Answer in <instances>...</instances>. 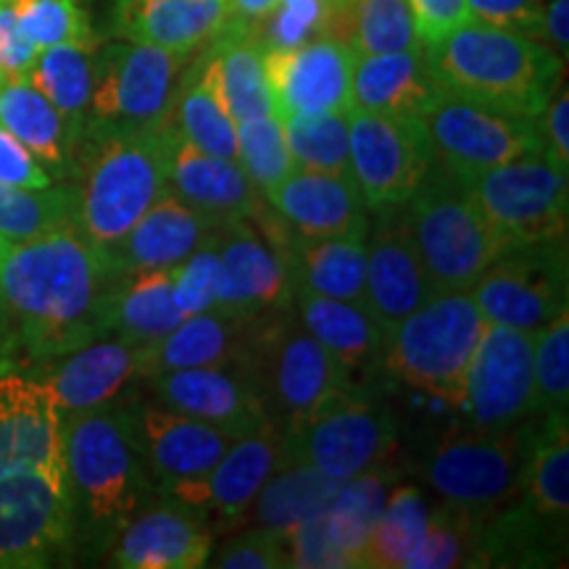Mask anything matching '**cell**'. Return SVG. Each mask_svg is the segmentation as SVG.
Here are the masks:
<instances>
[{
  "label": "cell",
  "instance_id": "44dd1931",
  "mask_svg": "<svg viewBox=\"0 0 569 569\" xmlns=\"http://www.w3.org/2000/svg\"><path fill=\"white\" fill-rule=\"evenodd\" d=\"M30 469L67 478L63 419L40 377L9 369L0 372V478Z\"/></svg>",
  "mask_w": 569,
  "mask_h": 569
},
{
  "label": "cell",
  "instance_id": "9c48e42d",
  "mask_svg": "<svg viewBox=\"0 0 569 569\" xmlns=\"http://www.w3.org/2000/svg\"><path fill=\"white\" fill-rule=\"evenodd\" d=\"M190 59L130 40L98 42L84 130H146L163 122Z\"/></svg>",
  "mask_w": 569,
  "mask_h": 569
},
{
  "label": "cell",
  "instance_id": "e7e4bbea",
  "mask_svg": "<svg viewBox=\"0 0 569 569\" xmlns=\"http://www.w3.org/2000/svg\"><path fill=\"white\" fill-rule=\"evenodd\" d=\"M0 80H3V77H0Z\"/></svg>",
  "mask_w": 569,
  "mask_h": 569
},
{
  "label": "cell",
  "instance_id": "db71d44e",
  "mask_svg": "<svg viewBox=\"0 0 569 569\" xmlns=\"http://www.w3.org/2000/svg\"><path fill=\"white\" fill-rule=\"evenodd\" d=\"M38 48L21 30L11 3H0V77L3 80H27L38 61Z\"/></svg>",
  "mask_w": 569,
  "mask_h": 569
},
{
  "label": "cell",
  "instance_id": "ab89813d",
  "mask_svg": "<svg viewBox=\"0 0 569 569\" xmlns=\"http://www.w3.org/2000/svg\"><path fill=\"white\" fill-rule=\"evenodd\" d=\"M98 42H69L46 48L30 71V80L51 101L71 130L82 138L92 92V61Z\"/></svg>",
  "mask_w": 569,
  "mask_h": 569
},
{
  "label": "cell",
  "instance_id": "7dc6e473",
  "mask_svg": "<svg viewBox=\"0 0 569 569\" xmlns=\"http://www.w3.org/2000/svg\"><path fill=\"white\" fill-rule=\"evenodd\" d=\"M532 386L536 417L569 415V309H561L536 336Z\"/></svg>",
  "mask_w": 569,
  "mask_h": 569
},
{
  "label": "cell",
  "instance_id": "be15d7a7",
  "mask_svg": "<svg viewBox=\"0 0 569 569\" xmlns=\"http://www.w3.org/2000/svg\"><path fill=\"white\" fill-rule=\"evenodd\" d=\"M0 3H11V0H0Z\"/></svg>",
  "mask_w": 569,
  "mask_h": 569
},
{
  "label": "cell",
  "instance_id": "cb8c5ba5",
  "mask_svg": "<svg viewBox=\"0 0 569 569\" xmlns=\"http://www.w3.org/2000/svg\"><path fill=\"white\" fill-rule=\"evenodd\" d=\"M56 398L61 419L119 401L124 390L146 380V348L122 338H98L38 367V375Z\"/></svg>",
  "mask_w": 569,
  "mask_h": 569
},
{
  "label": "cell",
  "instance_id": "e575fe53",
  "mask_svg": "<svg viewBox=\"0 0 569 569\" xmlns=\"http://www.w3.org/2000/svg\"><path fill=\"white\" fill-rule=\"evenodd\" d=\"M184 311L172 293V269L122 274L106 306V338L151 348L180 327Z\"/></svg>",
  "mask_w": 569,
  "mask_h": 569
},
{
  "label": "cell",
  "instance_id": "277c9868",
  "mask_svg": "<svg viewBox=\"0 0 569 569\" xmlns=\"http://www.w3.org/2000/svg\"><path fill=\"white\" fill-rule=\"evenodd\" d=\"M422 51L440 90L525 117H540L565 82V61L549 46L475 19Z\"/></svg>",
  "mask_w": 569,
  "mask_h": 569
},
{
  "label": "cell",
  "instance_id": "f5cc1de1",
  "mask_svg": "<svg viewBox=\"0 0 569 569\" xmlns=\"http://www.w3.org/2000/svg\"><path fill=\"white\" fill-rule=\"evenodd\" d=\"M549 0H467L469 17L540 42L543 11Z\"/></svg>",
  "mask_w": 569,
  "mask_h": 569
},
{
  "label": "cell",
  "instance_id": "ac0fdd59",
  "mask_svg": "<svg viewBox=\"0 0 569 569\" xmlns=\"http://www.w3.org/2000/svg\"><path fill=\"white\" fill-rule=\"evenodd\" d=\"M288 432L277 425H264L259 430L234 438L222 459L213 465L201 480L180 482L161 496L198 507L219 530L240 528L246 509L264 488V482L290 465Z\"/></svg>",
  "mask_w": 569,
  "mask_h": 569
},
{
  "label": "cell",
  "instance_id": "9a60e30c",
  "mask_svg": "<svg viewBox=\"0 0 569 569\" xmlns=\"http://www.w3.org/2000/svg\"><path fill=\"white\" fill-rule=\"evenodd\" d=\"M351 180L369 211L403 206L430 172L432 148L419 117L348 109Z\"/></svg>",
  "mask_w": 569,
  "mask_h": 569
},
{
  "label": "cell",
  "instance_id": "d4e9b609",
  "mask_svg": "<svg viewBox=\"0 0 569 569\" xmlns=\"http://www.w3.org/2000/svg\"><path fill=\"white\" fill-rule=\"evenodd\" d=\"M138 425L142 451L159 493H167L180 482L201 480L234 440L230 432L161 403L140 401Z\"/></svg>",
  "mask_w": 569,
  "mask_h": 569
},
{
  "label": "cell",
  "instance_id": "ffe728a7",
  "mask_svg": "<svg viewBox=\"0 0 569 569\" xmlns=\"http://www.w3.org/2000/svg\"><path fill=\"white\" fill-rule=\"evenodd\" d=\"M211 551L209 517L198 507L159 493L124 525L106 557L119 569H198L209 567Z\"/></svg>",
  "mask_w": 569,
  "mask_h": 569
},
{
  "label": "cell",
  "instance_id": "4dcf8cb0",
  "mask_svg": "<svg viewBox=\"0 0 569 569\" xmlns=\"http://www.w3.org/2000/svg\"><path fill=\"white\" fill-rule=\"evenodd\" d=\"M293 315L319 346L336 356L348 377L356 372L372 375L380 369L386 336L367 306L293 288Z\"/></svg>",
  "mask_w": 569,
  "mask_h": 569
},
{
  "label": "cell",
  "instance_id": "f6af8a7d",
  "mask_svg": "<svg viewBox=\"0 0 569 569\" xmlns=\"http://www.w3.org/2000/svg\"><path fill=\"white\" fill-rule=\"evenodd\" d=\"M480 528L482 522L475 517L438 501V507L430 511L422 540L411 551L407 569L482 567Z\"/></svg>",
  "mask_w": 569,
  "mask_h": 569
},
{
  "label": "cell",
  "instance_id": "8992f818",
  "mask_svg": "<svg viewBox=\"0 0 569 569\" xmlns=\"http://www.w3.org/2000/svg\"><path fill=\"white\" fill-rule=\"evenodd\" d=\"M407 217L436 293L469 290L509 248L475 203L469 182L446 172L436 161L407 201Z\"/></svg>",
  "mask_w": 569,
  "mask_h": 569
},
{
  "label": "cell",
  "instance_id": "f907efd6",
  "mask_svg": "<svg viewBox=\"0 0 569 569\" xmlns=\"http://www.w3.org/2000/svg\"><path fill=\"white\" fill-rule=\"evenodd\" d=\"M209 565L219 569H284L290 567L288 538L284 532L248 525L219 546Z\"/></svg>",
  "mask_w": 569,
  "mask_h": 569
},
{
  "label": "cell",
  "instance_id": "4fadbf2b",
  "mask_svg": "<svg viewBox=\"0 0 569 569\" xmlns=\"http://www.w3.org/2000/svg\"><path fill=\"white\" fill-rule=\"evenodd\" d=\"M469 193L509 246L567 240L569 172L546 153L488 169L469 180Z\"/></svg>",
  "mask_w": 569,
  "mask_h": 569
},
{
  "label": "cell",
  "instance_id": "4316f807",
  "mask_svg": "<svg viewBox=\"0 0 569 569\" xmlns=\"http://www.w3.org/2000/svg\"><path fill=\"white\" fill-rule=\"evenodd\" d=\"M230 19V0H111L109 34L196 56Z\"/></svg>",
  "mask_w": 569,
  "mask_h": 569
},
{
  "label": "cell",
  "instance_id": "83f0119b",
  "mask_svg": "<svg viewBox=\"0 0 569 569\" xmlns=\"http://www.w3.org/2000/svg\"><path fill=\"white\" fill-rule=\"evenodd\" d=\"M167 190L213 222L251 217L264 203L238 161L190 146L172 127Z\"/></svg>",
  "mask_w": 569,
  "mask_h": 569
},
{
  "label": "cell",
  "instance_id": "7bdbcfd3",
  "mask_svg": "<svg viewBox=\"0 0 569 569\" xmlns=\"http://www.w3.org/2000/svg\"><path fill=\"white\" fill-rule=\"evenodd\" d=\"M282 130L296 169L351 177V159H348V109L282 119Z\"/></svg>",
  "mask_w": 569,
  "mask_h": 569
},
{
  "label": "cell",
  "instance_id": "7c38bea8",
  "mask_svg": "<svg viewBox=\"0 0 569 569\" xmlns=\"http://www.w3.org/2000/svg\"><path fill=\"white\" fill-rule=\"evenodd\" d=\"M293 461L317 467L336 480H351L393 459L398 425L388 407L346 388L288 432Z\"/></svg>",
  "mask_w": 569,
  "mask_h": 569
},
{
  "label": "cell",
  "instance_id": "60d3db41",
  "mask_svg": "<svg viewBox=\"0 0 569 569\" xmlns=\"http://www.w3.org/2000/svg\"><path fill=\"white\" fill-rule=\"evenodd\" d=\"M432 503L417 486H396L367 543L365 569H407L411 551L425 536Z\"/></svg>",
  "mask_w": 569,
  "mask_h": 569
},
{
  "label": "cell",
  "instance_id": "d6986e66",
  "mask_svg": "<svg viewBox=\"0 0 569 569\" xmlns=\"http://www.w3.org/2000/svg\"><path fill=\"white\" fill-rule=\"evenodd\" d=\"M436 296L411 238L407 203L375 211L367 232V309L382 336Z\"/></svg>",
  "mask_w": 569,
  "mask_h": 569
},
{
  "label": "cell",
  "instance_id": "6f0895ef",
  "mask_svg": "<svg viewBox=\"0 0 569 569\" xmlns=\"http://www.w3.org/2000/svg\"><path fill=\"white\" fill-rule=\"evenodd\" d=\"M540 140H543L546 159L569 172V92L565 82L553 90L546 109L538 117Z\"/></svg>",
  "mask_w": 569,
  "mask_h": 569
},
{
  "label": "cell",
  "instance_id": "94428289",
  "mask_svg": "<svg viewBox=\"0 0 569 569\" xmlns=\"http://www.w3.org/2000/svg\"><path fill=\"white\" fill-rule=\"evenodd\" d=\"M17 365V348H13V336L9 330V322L0 315V372H9Z\"/></svg>",
  "mask_w": 569,
  "mask_h": 569
},
{
  "label": "cell",
  "instance_id": "6da1fadb",
  "mask_svg": "<svg viewBox=\"0 0 569 569\" xmlns=\"http://www.w3.org/2000/svg\"><path fill=\"white\" fill-rule=\"evenodd\" d=\"M119 280L109 251L71 224L0 248V315L17 365L38 369L106 338V306Z\"/></svg>",
  "mask_w": 569,
  "mask_h": 569
},
{
  "label": "cell",
  "instance_id": "8d00e7d4",
  "mask_svg": "<svg viewBox=\"0 0 569 569\" xmlns=\"http://www.w3.org/2000/svg\"><path fill=\"white\" fill-rule=\"evenodd\" d=\"M398 480H401V469L390 459L386 465L346 480L327 507V530L351 569H365L367 543Z\"/></svg>",
  "mask_w": 569,
  "mask_h": 569
},
{
  "label": "cell",
  "instance_id": "d590c367",
  "mask_svg": "<svg viewBox=\"0 0 569 569\" xmlns=\"http://www.w3.org/2000/svg\"><path fill=\"white\" fill-rule=\"evenodd\" d=\"M206 48L217 67L219 88L234 124L274 113L264 71V48L256 40L251 24L227 19V24Z\"/></svg>",
  "mask_w": 569,
  "mask_h": 569
},
{
  "label": "cell",
  "instance_id": "1f68e13d",
  "mask_svg": "<svg viewBox=\"0 0 569 569\" xmlns=\"http://www.w3.org/2000/svg\"><path fill=\"white\" fill-rule=\"evenodd\" d=\"M438 92L422 46L353 59L351 109L411 119L419 117Z\"/></svg>",
  "mask_w": 569,
  "mask_h": 569
},
{
  "label": "cell",
  "instance_id": "74e56055",
  "mask_svg": "<svg viewBox=\"0 0 569 569\" xmlns=\"http://www.w3.org/2000/svg\"><path fill=\"white\" fill-rule=\"evenodd\" d=\"M569 415L538 417L525 488L517 503L540 522L567 530L569 522Z\"/></svg>",
  "mask_w": 569,
  "mask_h": 569
},
{
  "label": "cell",
  "instance_id": "7402d4cb",
  "mask_svg": "<svg viewBox=\"0 0 569 569\" xmlns=\"http://www.w3.org/2000/svg\"><path fill=\"white\" fill-rule=\"evenodd\" d=\"M148 386L156 403L219 427L232 438L269 425L248 359L224 367L161 372L148 377Z\"/></svg>",
  "mask_w": 569,
  "mask_h": 569
},
{
  "label": "cell",
  "instance_id": "2e32d148",
  "mask_svg": "<svg viewBox=\"0 0 569 569\" xmlns=\"http://www.w3.org/2000/svg\"><path fill=\"white\" fill-rule=\"evenodd\" d=\"M71 559L67 478L40 469L0 478V569H46Z\"/></svg>",
  "mask_w": 569,
  "mask_h": 569
},
{
  "label": "cell",
  "instance_id": "8fae6325",
  "mask_svg": "<svg viewBox=\"0 0 569 569\" xmlns=\"http://www.w3.org/2000/svg\"><path fill=\"white\" fill-rule=\"evenodd\" d=\"M419 122L438 167L467 182L519 156L543 153L538 117L493 109L446 90L419 113Z\"/></svg>",
  "mask_w": 569,
  "mask_h": 569
},
{
  "label": "cell",
  "instance_id": "681fc988",
  "mask_svg": "<svg viewBox=\"0 0 569 569\" xmlns=\"http://www.w3.org/2000/svg\"><path fill=\"white\" fill-rule=\"evenodd\" d=\"M219 280H222V264H219L217 248L209 240L182 264L172 267V293L184 317L217 309Z\"/></svg>",
  "mask_w": 569,
  "mask_h": 569
},
{
  "label": "cell",
  "instance_id": "603a6c76",
  "mask_svg": "<svg viewBox=\"0 0 569 569\" xmlns=\"http://www.w3.org/2000/svg\"><path fill=\"white\" fill-rule=\"evenodd\" d=\"M356 53L346 42L319 38L284 51H264V71L274 117L351 109Z\"/></svg>",
  "mask_w": 569,
  "mask_h": 569
},
{
  "label": "cell",
  "instance_id": "f1b7e54d",
  "mask_svg": "<svg viewBox=\"0 0 569 569\" xmlns=\"http://www.w3.org/2000/svg\"><path fill=\"white\" fill-rule=\"evenodd\" d=\"M213 227V219L163 190L159 201L132 224V230L109 248V256L122 274L172 269L211 238Z\"/></svg>",
  "mask_w": 569,
  "mask_h": 569
},
{
  "label": "cell",
  "instance_id": "680465c9",
  "mask_svg": "<svg viewBox=\"0 0 569 569\" xmlns=\"http://www.w3.org/2000/svg\"><path fill=\"white\" fill-rule=\"evenodd\" d=\"M540 42H543V46H549L561 61H567V51H569V0H549V3H546Z\"/></svg>",
  "mask_w": 569,
  "mask_h": 569
},
{
  "label": "cell",
  "instance_id": "d6a6232c",
  "mask_svg": "<svg viewBox=\"0 0 569 569\" xmlns=\"http://www.w3.org/2000/svg\"><path fill=\"white\" fill-rule=\"evenodd\" d=\"M0 127L42 163L56 182L74 172L80 134L30 80H0Z\"/></svg>",
  "mask_w": 569,
  "mask_h": 569
},
{
  "label": "cell",
  "instance_id": "ee69618b",
  "mask_svg": "<svg viewBox=\"0 0 569 569\" xmlns=\"http://www.w3.org/2000/svg\"><path fill=\"white\" fill-rule=\"evenodd\" d=\"M63 224H71L69 182L51 188H13L0 182V238L6 243H21Z\"/></svg>",
  "mask_w": 569,
  "mask_h": 569
},
{
  "label": "cell",
  "instance_id": "9f6ffc18",
  "mask_svg": "<svg viewBox=\"0 0 569 569\" xmlns=\"http://www.w3.org/2000/svg\"><path fill=\"white\" fill-rule=\"evenodd\" d=\"M0 182L13 188H51L56 180L13 134L0 127Z\"/></svg>",
  "mask_w": 569,
  "mask_h": 569
},
{
  "label": "cell",
  "instance_id": "52a82bcc",
  "mask_svg": "<svg viewBox=\"0 0 569 569\" xmlns=\"http://www.w3.org/2000/svg\"><path fill=\"white\" fill-rule=\"evenodd\" d=\"M486 327L469 290L430 296L386 338L380 372L459 407L467 369Z\"/></svg>",
  "mask_w": 569,
  "mask_h": 569
},
{
  "label": "cell",
  "instance_id": "30bf717a",
  "mask_svg": "<svg viewBox=\"0 0 569 569\" xmlns=\"http://www.w3.org/2000/svg\"><path fill=\"white\" fill-rule=\"evenodd\" d=\"M290 227L267 201L251 217L213 227L209 243L217 248L222 280L217 309L248 319H267L293 306V282L284 264Z\"/></svg>",
  "mask_w": 569,
  "mask_h": 569
},
{
  "label": "cell",
  "instance_id": "f546056e",
  "mask_svg": "<svg viewBox=\"0 0 569 569\" xmlns=\"http://www.w3.org/2000/svg\"><path fill=\"white\" fill-rule=\"evenodd\" d=\"M259 319L209 309L184 317L167 338L146 348V380L174 369L224 367L246 361L253 348Z\"/></svg>",
  "mask_w": 569,
  "mask_h": 569
},
{
  "label": "cell",
  "instance_id": "e0dca14e",
  "mask_svg": "<svg viewBox=\"0 0 569 569\" xmlns=\"http://www.w3.org/2000/svg\"><path fill=\"white\" fill-rule=\"evenodd\" d=\"M536 332L488 325L467 369L459 411L467 425L503 430L536 417Z\"/></svg>",
  "mask_w": 569,
  "mask_h": 569
},
{
  "label": "cell",
  "instance_id": "5b68a950",
  "mask_svg": "<svg viewBox=\"0 0 569 569\" xmlns=\"http://www.w3.org/2000/svg\"><path fill=\"white\" fill-rule=\"evenodd\" d=\"M536 436L538 417L503 430L457 422L436 440L422 475L440 503L488 522L522 493Z\"/></svg>",
  "mask_w": 569,
  "mask_h": 569
},
{
  "label": "cell",
  "instance_id": "f35d334b",
  "mask_svg": "<svg viewBox=\"0 0 569 569\" xmlns=\"http://www.w3.org/2000/svg\"><path fill=\"white\" fill-rule=\"evenodd\" d=\"M343 482L346 480L330 478L303 461H290L256 493L240 525H259V528L288 532L303 519L327 511Z\"/></svg>",
  "mask_w": 569,
  "mask_h": 569
},
{
  "label": "cell",
  "instance_id": "11a10c76",
  "mask_svg": "<svg viewBox=\"0 0 569 569\" xmlns=\"http://www.w3.org/2000/svg\"><path fill=\"white\" fill-rule=\"evenodd\" d=\"M411 19H415L417 38L422 46H430L457 27L467 24L469 9L467 0H407Z\"/></svg>",
  "mask_w": 569,
  "mask_h": 569
},
{
  "label": "cell",
  "instance_id": "484cf974",
  "mask_svg": "<svg viewBox=\"0 0 569 569\" xmlns=\"http://www.w3.org/2000/svg\"><path fill=\"white\" fill-rule=\"evenodd\" d=\"M269 209L303 238L367 234L372 211L351 177L293 169L264 196Z\"/></svg>",
  "mask_w": 569,
  "mask_h": 569
},
{
  "label": "cell",
  "instance_id": "c3c4849f",
  "mask_svg": "<svg viewBox=\"0 0 569 569\" xmlns=\"http://www.w3.org/2000/svg\"><path fill=\"white\" fill-rule=\"evenodd\" d=\"M11 6L38 51L69 42H98L82 0H11Z\"/></svg>",
  "mask_w": 569,
  "mask_h": 569
},
{
  "label": "cell",
  "instance_id": "7a4b0ae2",
  "mask_svg": "<svg viewBox=\"0 0 569 569\" xmlns=\"http://www.w3.org/2000/svg\"><path fill=\"white\" fill-rule=\"evenodd\" d=\"M63 465L74 559L106 557L124 525L159 496L142 451L138 401L63 417Z\"/></svg>",
  "mask_w": 569,
  "mask_h": 569
},
{
  "label": "cell",
  "instance_id": "3957f363",
  "mask_svg": "<svg viewBox=\"0 0 569 569\" xmlns=\"http://www.w3.org/2000/svg\"><path fill=\"white\" fill-rule=\"evenodd\" d=\"M172 122L146 130H84L71 188V227L109 251L167 190Z\"/></svg>",
  "mask_w": 569,
  "mask_h": 569
},
{
  "label": "cell",
  "instance_id": "bcb514c9",
  "mask_svg": "<svg viewBox=\"0 0 569 569\" xmlns=\"http://www.w3.org/2000/svg\"><path fill=\"white\" fill-rule=\"evenodd\" d=\"M234 134H238V163L261 198L296 169L282 122L274 113L238 122Z\"/></svg>",
  "mask_w": 569,
  "mask_h": 569
},
{
  "label": "cell",
  "instance_id": "ba28073f",
  "mask_svg": "<svg viewBox=\"0 0 569 569\" xmlns=\"http://www.w3.org/2000/svg\"><path fill=\"white\" fill-rule=\"evenodd\" d=\"M248 367L269 422L284 432H293L327 398L351 388V377L303 330L293 306L277 317L259 319Z\"/></svg>",
  "mask_w": 569,
  "mask_h": 569
},
{
  "label": "cell",
  "instance_id": "5bb4252c",
  "mask_svg": "<svg viewBox=\"0 0 569 569\" xmlns=\"http://www.w3.org/2000/svg\"><path fill=\"white\" fill-rule=\"evenodd\" d=\"M567 240L509 246L469 288L488 325L538 332L567 309Z\"/></svg>",
  "mask_w": 569,
  "mask_h": 569
},
{
  "label": "cell",
  "instance_id": "836d02e7",
  "mask_svg": "<svg viewBox=\"0 0 569 569\" xmlns=\"http://www.w3.org/2000/svg\"><path fill=\"white\" fill-rule=\"evenodd\" d=\"M284 264L293 288L367 306V234L303 238L290 230Z\"/></svg>",
  "mask_w": 569,
  "mask_h": 569
},
{
  "label": "cell",
  "instance_id": "6125c7cd",
  "mask_svg": "<svg viewBox=\"0 0 569 569\" xmlns=\"http://www.w3.org/2000/svg\"><path fill=\"white\" fill-rule=\"evenodd\" d=\"M3 246H6V240H3V238H0V248H3Z\"/></svg>",
  "mask_w": 569,
  "mask_h": 569
},
{
  "label": "cell",
  "instance_id": "91938a15",
  "mask_svg": "<svg viewBox=\"0 0 569 569\" xmlns=\"http://www.w3.org/2000/svg\"><path fill=\"white\" fill-rule=\"evenodd\" d=\"M277 0H230V19L253 24L274 9Z\"/></svg>",
  "mask_w": 569,
  "mask_h": 569
},
{
  "label": "cell",
  "instance_id": "b9f144b4",
  "mask_svg": "<svg viewBox=\"0 0 569 569\" xmlns=\"http://www.w3.org/2000/svg\"><path fill=\"white\" fill-rule=\"evenodd\" d=\"M343 42L356 56L409 51L422 46L407 0H351Z\"/></svg>",
  "mask_w": 569,
  "mask_h": 569
},
{
  "label": "cell",
  "instance_id": "816d5d0a",
  "mask_svg": "<svg viewBox=\"0 0 569 569\" xmlns=\"http://www.w3.org/2000/svg\"><path fill=\"white\" fill-rule=\"evenodd\" d=\"M290 551V567L301 569H351L348 559L332 543L330 530H327V517L315 515L298 522L284 532Z\"/></svg>",
  "mask_w": 569,
  "mask_h": 569
}]
</instances>
